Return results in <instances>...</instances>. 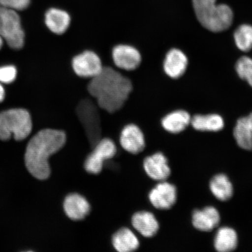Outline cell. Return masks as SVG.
<instances>
[{"instance_id": "obj_1", "label": "cell", "mask_w": 252, "mask_h": 252, "mask_svg": "<svg viewBox=\"0 0 252 252\" xmlns=\"http://www.w3.org/2000/svg\"><path fill=\"white\" fill-rule=\"evenodd\" d=\"M87 89L100 109L112 114L124 106L133 86L130 79L121 72L104 67L98 75L90 79Z\"/></svg>"}, {"instance_id": "obj_2", "label": "cell", "mask_w": 252, "mask_h": 252, "mask_svg": "<svg viewBox=\"0 0 252 252\" xmlns=\"http://www.w3.org/2000/svg\"><path fill=\"white\" fill-rule=\"evenodd\" d=\"M64 131L46 128L40 130L31 138L25 154L28 171L39 180L49 178L51 170L49 157L61 150L66 142Z\"/></svg>"}, {"instance_id": "obj_3", "label": "cell", "mask_w": 252, "mask_h": 252, "mask_svg": "<svg viewBox=\"0 0 252 252\" xmlns=\"http://www.w3.org/2000/svg\"><path fill=\"white\" fill-rule=\"evenodd\" d=\"M197 20L207 30L219 32L228 30L232 24L233 12L225 4H217L216 0H192Z\"/></svg>"}, {"instance_id": "obj_4", "label": "cell", "mask_w": 252, "mask_h": 252, "mask_svg": "<svg viewBox=\"0 0 252 252\" xmlns=\"http://www.w3.org/2000/svg\"><path fill=\"white\" fill-rule=\"evenodd\" d=\"M32 130L29 112L24 109H11L0 113V140L8 141L13 135L15 140L22 141Z\"/></svg>"}, {"instance_id": "obj_5", "label": "cell", "mask_w": 252, "mask_h": 252, "mask_svg": "<svg viewBox=\"0 0 252 252\" xmlns=\"http://www.w3.org/2000/svg\"><path fill=\"white\" fill-rule=\"evenodd\" d=\"M99 109L96 102L85 98L80 100L75 110L92 149L102 138L101 120Z\"/></svg>"}, {"instance_id": "obj_6", "label": "cell", "mask_w": 252, "mask_h": 252, "mask_svg": "<svg viewBox=\"0 0 252 252\" xmlns=\"http://www.w3.org/2000/svg\"><path fill=\"white\" fill-rule=\"evenodd\" d=\"M0 36L12 49L24 46L25 33L17 11L0 7Z\"/></svg>"}, {"instance_id": "obj_7", "label": "cell", "mask_w": 252, "mask_h": 252, "mask_svg": "<svg viewBox=\"0 0 252 252\" xmlns=\"http://www.w3.org/2000/svg\"><path fill=\"white\" fill-rule=\"evenodd\" d=\"M104 66L99 56L91 50H84L73 57L71 68L77 77L93 78L102 71Z\"/></svg>"}, {"instance_id": "obj_8", "label": "cell", "mask_w": 252, "mask_h": 252, "mask_svg": "<svg viewBox=\"0 0 252 252\" xmlns=\"http://www.w3.org/2000/svg\"><path fill=\"white\" fill-rule=\"evenodd\" d=\"M116 151L117 149L113 140L102 138L87 158L84 163L85 169L91 174H99L102 171L104 162L112 158L116 155Z\"/></svg>"}, {"instance_id": "obj_9", "label": "cell", "mask_w": 252, "mask_h": 252, "mask_svg": "<svg viewBox=\"0 0 252 252\" xmlns=\"http://www.w3.org/2000/svg\"><path fill=\"white\" fill-rule=\"evenodd\" d=\"M112 58L116 67L128 71L136 70L140 67L142 62L139 50L127 44H118L113 47Z\"/></svg>"}, {"instance_id": "obj_10", "label": "cell", "mask_w": 252, "mask_h": 252, "mask_svg": "<svg viewBox=\"0 0 252 252\" xmlns=\"http://www.w3.org/2000/svg\"><path fill=\"white\" fill-rule=\"evenodd\" d=\"M149 198L156 209L168 210L174 206L177 200V190L174 185L162 182L151 191Z\"/></svg>"}, {"instance_id": "obj_11", "label": "cell", "mask_w": 252, "mask_h": 252, "mask_svg": "<svg viewBox=\"0 0 252 252\" xmlns=\"http://www.w3.org/2000/svg\"><path fill=\"white\" fill-rule=\"evenodd\" d=\"M120 143L124 150L133 154L141 153L146 147L144 134L140 128L134 124L126 125L123 128Z\"/></svg>"}, {"instance_id": "obj_12", "label": "cell", "mask_w": 252, "mask_h": 252, "mask_svg": "<svg viewBox=\"0 0 252 252\" xmlns=\"http://www.w3.org/2000/svg\"><path fill=\"white\" fill-rule=\"evenodd\" d=\"M144 168L151 178L158 181L166 180L171 173L168 160L160 153L147 157L144 160Z\"/></svg>"}, {"instance_id": "obj_13", "label": "cell", "mask_w": 252, "mask_h": 252, "mask_svg": "<svg viewBox=\"0 0 252 252\" xmlns=\"http://www.w3.org/2000/svg\"><path fill=\"white\" fill-rule=\"evenodd\" d=\"M63 207L68 218L74 220L84 219L91 210L90 205L86 198L77 193L68 195L65 198Z\"/></svg>"}, {"instance_id": "obj_14", "label": "cell", "mask_w": 252, "mask_h": 252, "mask_svg": "<svg viewBox=\"0 0 252 252\" xmlns=\"http://www.w3.org/2000/svg\"><path fill=\"white\" fill-rule=\"evenodd\" d=\"M71 21L70 15L61 9L50 8L45 14L46 26L56 35L62 36L65 34L70 27Z\"/></svg>"}, {"instance_id": "obj_15", "label": "cell", "mask_w": 252, "mask_h": 252, "mask_svg": "<svg viewBox=\"0 0 252 252\" xmlns=\"http://www.w3.org/2000/svg\"><path fill=\"white\" fill-rule=\"evenodd\" d=\"M220 213L213 207H207L203 210H195L192 216L194 227L199 231L210 232L219 226Z\"/></svg>"}, {"instance_id": "obj_16", "label": "cell", "mask_w": 252, "mask_h": 252, "mask_svg": "<svg viewBox=\"0 0 252 252\" xmlns=\"http://www.w3.org/2000/svg\"><path fill=\"white\" fill-rule=\"evenodd\" d=\"M188 64V61L181 50L173 49L167 53L163 69L165 73L172 78H178L185 73Z\"/></svg>"}, {"instance_id": "obj_17", "label": "cell", "mask_w": 252, "mask_h": 252, "mask_svg": "<svg viewBox=\"0 0 252 252\" xmlns=\"http://www.w3.org/2000/svg\"><path fill=\"white\" fill-rule=\"evenodd\" d=\"M132 225L138 232L146 238L155 236L159 226L154 214L148 212L135 213L131 220Z\"/></svg>"}, {"instance_id": "obj_18", "label": "cell", "mask_w": 252, "mask_h": 252, "mask_svg": "<svg viewBox=\"0 0 252 252\" xmlns=\"http://www.w3.org/2000/svg\"><path fill=\"white\" fill-rule=\"evenodd\" d=\"M234 136L239 147L245 150H252V113L236 122Z\"/></svg>"}, {"instance_id": "obj_19", "label": "cell", "mask_w": 252, "mask_h": 252, "mask_svg": "<svg viewBox=\"0 0 252 252\" xmlns=\"http://www.w3.org/2000/svg\"><path fill=\"white\" fill-rule=\"evenodd\" d=\"M191 117L184 110H177L169 113L162 120L163 128L169 133L177 134L184 131L190 124Z\"/></svg>"}, {"instance_id": "obj_20", "label": "cell", "mask_w": 252, "mask_h": 252, "mask_svg": "<svg viewBox=\"0 0 252 252\" xmlns=\"http://www.w3.org/2000/svg\"><path fill=\"white\" fill-rule=\"evenodd\" d=\"M112 244L119 252H130L137 250L139 247V241L133 232L128 228H122L116 232L112 237Z\"/></svg>"}, {"instance_id": "obj_21", "label": "cell", "mask_w": 252, "mask_h": 252, "mask_svg": "<svg viewBox=\"0 0 252 252\" xmlns=\"http://www.w3.org/2000/svg\"><path fill=\"white\" fill-rule=\"evenodd\" d=\"M238 238L234 229L229 227L220 228L214 239V247L219 252H230L237 248Z\"/></svg>"}, {"instance_id": "obj_22", "label": "cell", "mask_w": 252, "mask_h": 252, "mask_svg": "<svg viewBox=\"0 0 252 252\" xmlns=\"http://www.w3.org/2000/svg\"><path fill=\"white\" fill-rule=\"evenodd\" d=\"M190 124L194 129L202 131H219L224 127L221 116L216 114L194 116Z\"/></svg>"}, {"instance_id": "obj_23", "label": "cell", "mask_w": 252, "mask_h": 252, "mask_svg": "<svg viewBox=\"0 0 252 252\" xmlns=\"http://www.w3.org/2000/svg\"><path fill=\"white\" fill-rule=\"evenodd\" d=\"M210 189L214 196L222 201L229 200L234 193L231 182L227 176L223 174L214 176L210 183Z\"/></svg>"}, {"instance_id": "obj_24", "label": "cell", "mask_w": 252, "mask_h": 252, "mask_svg": "<svg viewBox=\"0 0 252 252\" xmlns=\"http://www.w3.org/2000/svg\"><path fill=\"white\" fill-rule=\"evenodd\" d=\"M234 39L236 46L242 52H247L252 49V26L241 25L235 32Z\"/></svg>"}, {"instance_id": "obj_25", "label": "cell", "mask_w": 252, "mask_h": 252, "mask_svg": "<svg viewBox=\"0 0 252 252\" xmlns=\"http://www.w3.org/2000/svg\"><path fill=\"white\" fill-rule=\"evenodd\" d=\"M235 67L239 77L247 81L252 87V59L242 57L236 63Z\"/></svg>"}, {"instance_id": "obj_26", "label": "cell", "mask_w": 252, "mask_h": 252, "mask_svg": "<svg viewBox=\"0 0 252 252\" xmlns=\"http://www.w3.org/2000/svg\"><path fill=\"white\" fill-rule=\"evenodd\" d=\"M30 4V0H0V7L15 11L24 10Z\"/></svg>"}, {"instance_id": "obj_27", "label": "cell", "mask_w": 252, "mask_h": 252, "mask_svg": "<svg viewBox=\"0 0 252 252\" xmlns=\"http://www.w3.org/2000/svg\"><path fill=\"white\" fill-rule=\"evenodd\" d=\"M17 74V69L14 66H3L0 67V82L5 84H10L15 80Z\"/></svg>"}, {"instance_id": "obj_28", "label": "cell", "mask_w": 252, "mask_h": 252, "mask_svg": "<svg viewBox=\"0 0 252 252\" xmlns=\"http://www.w3.org/2000/svg\"><path fill=\"white\" fill-rule=\"evenodd\" d=\"M5 97V91L4 88L0 84V102H1Z\"/></svg>"}, {"instance_id": "obj_29", "label": "cell", "mask_w": 252, "mask_h": 252, "mask_svg": "<svg viewBox=\"0 0 252 252\" xmlns=\"http://www.w3.org/2000/svg\"><path fill=\"white\" fill-rule=\"evenodd\" d=\"M2 45H3V39L2 38L1 36H0V49H1Z\"/></svg>"}]
</instances>
